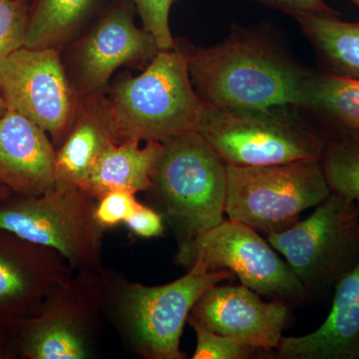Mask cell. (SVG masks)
<instances>
[{"label":"cell","instance_id":"1","mask_svg":"<svg viewBox=\"0 0 359 359\" xmlns=\"http://www.w3.org/2000/svg\"><path fill=\"white\" fill-rule=\"evenodd\" d=\"M188 66L201 100L219 109L299 108L311 75L269 40L250 33L194 52Z\"/></svg>","mask_w":359,"mask_h":359},{"label":"cell","instance_id":"2","mask_svg":"<svg viewBox=\"0 0 359 359\" xmlns=\"http://www.w3.org/2000/svg\"><path fill=\"white\" fill-rule=\"evenodd\" d=\"M105 276V313L133 353L146 359H185L180 348L194 304L205 290L233 278L195 264L174 282L148 287L110 271Z\"/></svg>","mask_w":359,"mask_h":359},{"label":"cell","instance_id":"3","mask_svg":"<svg viewBox=\"0 0 359 359\" xmlns=\"http://www.w3.org/2000/svg\"><path fill=\"white\" fill-rule=\"evenodd\" d=\"M105 95L118 142H164L197 131L205 104L194 88L188 55L159 50L141 74L120 78Z\"/></svg>","mask_w":359,"mask_h":359},{"label":"cell","instance_id":"4","mask_svg":"<svg viewBox=\"0 0 359 359\" xmlns=\"http://www.w3.org/2000/svg\"><path fill=\"white\" fill-rule=\"evenodd\" d=\"M162 144L147 193L181 245L226 219V164L198 131Z\"/></svg>","mask_w":359,"mask_h":359},{"label":"cell","instance_id":"5","mask_svg":"<svg viewBox=\"0 0 359 359\" xmlns=\"http://www.w3.org/2000/svg\"><path fill=\"white\" fill-rule=\"evenodd\" d=\"M105 269H81L55 290L29 318L7 320L16 358H91L105 313Z\"/></svg>","mask_w":359,"mask_h":359},{"label":"cell","instance_id":"6","mask_svg":"<svg viewBox=\"0 0 359 359\" xmlns=\"http://www.w3.org/2000/svg\"><path fill=\"white\" fill-rule=\"evenodd\" d=\"M197 131L226 165L238 167L321 161L327 139L289 107L231 110L205 105Z\"/></svg>","mask_w":359,"mask_h":359},{"label":"cell","instance_id":"7","mask_svg":"<svg viewBox=\"0 0 359 359\" xmlns=\"http://www.w3.org/2000/svg\"><path fill=\"white\" fill-rule=\"evenodd\" d=\"M96 203L72 186L32 197L13 194L0 202V230L56 250L74 271L102 269L105 230L96 221Z\"/></svg>","mask_w":359,"mask_h":359},{"label":"cell","instance_id":"8","mask_svg":"<svg viewBox=\"0 0 359 359\" xmlns=\"http://www.w3.org/2000/svg\"><path fill=\"white\" fill-rule=\"evenodd\" d=\"M226 214L257 233H278L332 193L320 160L269 166L226 165Z\"/></svg>","mask_w":359,"mask_h":359},{"label":"cell","instance_id":"9","mask_svg":"<svg viewBox=\"0 0 359 359\" xmlns=\"http://www.w3.org/2000/svg\"><path fill=\"white\" fill-rule=\"evenodd\" d=\"M308 294L334 287L359 263V208L332 192L316 211L290 228L266 236Z\"/></svg>","mask_w":359,"mask_h":359},{"label":"cell","instance_id":"10","mask_svg":"<svg viewBox=\"0 0 359 359\" xmlns=\"http://www.w3.org/2000/svg\"><path fill=\"white\" fill-rule=\"evenodd\" d=\"M177 264L190 269L198 264L209 271H231L241 283L269 299L297 304L306 290L287 262L257 231L233 219L178 245Z\"/></svg>","mask_w":359,"mask_h":359},{"label":"cell","instance_id":"11","mask_svg":"<svg viewBox=\"0 0 359 359\" xmlns=\"http://www.w3.org/2000/svg\"><path fill=\"white\" fill-rule=\"evenodd\" d=\"M0 87L7 109L32 120L50 136L54 147L65 141L81 102L55 47L23 46L0 59Z\"/></svg>","mask_w":359,"mask_h":359},{"label":"cell","instance_id":"12","mask_svg":"<svg viewBox=\"0 0 359 359\" xmlns=\"http://www.w3.org/2000/svg\"><path fill=\"white\" fill-rule=\"evenodd\" d=\"M134 9L128 0L117 2L75 45L72 83L80 96L104 93L116 70L148 65L160 50L153 35L135 25Z\"/></svg>","mask_w":359,"mask_h":359},{"label":"cell","instance_id":"13","mask_svg":"<svg viewBox=\"0 0 359 359\" xmlns=\"http://www.w3.org/2000/svg\"><path fill=\"white\" fill-rule=\"evenodd\" d=\"M245 285H214L194 304L188 321L255 349L278 348L290 321V306L264 302Z\"/></svg>","mask_w":359,"mask_h":359},{"label":"cell","instance_id":"14","mask_svg":"<svg viewBox=\"0 0 359 359\" xmlns=\"http://www.w3.org/2000/svg\"><path fill=\"white\" fill-rule=\"evenodd\" d=\"M74 273L56 250L0 230V318L34 316Z\"/></svg>","mask_w":359,"mask_h":359},{"label":"cell","instance_id":"15","mask_svg":"<svg viewBox=\"0 0 359 359\" xmlns=\"http://www.w3.org/2000/svg\"><path fill=\"white\" fill-rule=\"evenodd\" d=\"M56 149L48 134L25 116H0V185L14 195L40 196L55 185Z\"/></svg>","mask_w":359,"mask_h":359},{"label":"cell","instance_id":"16","mask_svg":"<svg viewBox=\"0 0 359 359\" xmlns=\"http://www.w3.org/2000/svg\"><path fill=\"white\" fill-rule=\"evenodd\" d=\"M332 311L318 330L283 337L280 359H359V263L334 285Z\"/></svg>","mask_w":359,"mask_h":359},{"label":"cell","instance_id":"17","mask_svg":"<svg viewBox=\"0 0 359 359\" xmlns=\"http://www.w3.org/2000/svg\"><path fill=\"white\" fill-rule=\"evenodd\" d=\"M113 142L118 140L105 93L82 97L67 136L56 148L55 185L83 189L96 160Z\"/></svg>","mask_w":359,"mask_h":359},{"label":"cell","instance_id":"18","mask_svg":"<svg viewBox=\"0 0 359 359\" xmlns=\"http://www.w3.org/2000/svg\"><path fill=\"white\" fill-rule=\"evenodd\" d=\"M162 153L161 142L148 141L144 147L136 140L113 142L96 160L82 190L96 201L112 191L147 193Z\"/></svg>","mask_w":359,"mask_h":359},{"label":"cell","instance_id":"19","mask_svg":"<svg viewBox=\"0 0 359 359\" xmlns=\"http://www.w3.org/2000/svg\"><path fill=\"white\" fill-rule=\"evenodd\" d=\"M313 45L325 72L359 80V22L313 13L292 15Z\"/></svg>","mask_w":359,"mask_h":359},{"label":"cell","instance_id":"20","mask_svg":"<svg viewBox=\"0 0 359 359\" xmlns=\"http://www.w3.org/2000/svg\"><path fill=\"white\" fill-rule=\"evenodd\" d=\"M335 132L359 129V80L311 73L301 106Z\"/></svg>","mask_w":359,"mask_h":359},{"label":"cell","instance_id":"21","mask_svg":"<svg viewBox=\"0 0 359 359\" xmlns=\"http://www.w3.org/2000/svg\"><path fill=\"white\" fill-rule=\"evenodd\" d=\"M98 2L99 0H36L29 11L25 46L57 48L77 32Z\"/></svg>","mask_w":359,"mask_h":359},{"label":"cell","instance_id":"22","mask_svg":"<svg viewBox=\"0 0 359 359\" xmlns=\"http://www.w3.org/2000/svg\"><path fill=\"white\" fill-rule=\"evenodd\" d=\"M321 167L332 192L359 208V129L335 132L327 138Z\"/></svg>","mask_w":359,"mask_h":359},{"label":"cell","instance_id":"23","mask_svg":"<svg viewBox=\"0 0 359 359\" xmlns=\"http://www.w3.org/2000/svg\"><path fill=\"white\" fill-rule=\"evenodd\" d=\"M28 20L23 0H0V59L25 46Z\"/></svg>","mask_w":359,"mask_h":359},{"label":"cell","instance_id":"24","mask_svg":"<svg viewBox=\"0 0 359 359\" xmlns=\"http://www.w3.org/2000/svg\"><path fill=\"white\" fill-rule=\"evenodd\" d=\"M187 323L193 327L197 337L193 359H245L257 351L237 340L215 334L193 321Z\"/></svg>","mask_w":359,"mask_h":359},{"label":"cell","instance_id":"25","mask_svg":"<svg viewBox=\"0 0 359 359\" xmlns=\"http://www.w3.org/2000/svg\"><path fill=\"white\" fill-rule=\"evenodd\" d=\"M140 16L143 28L153 35L160 50L174 48L170 29V11L176 0H128Z\"/></svg>","mask_w":359,"mask_h":359},{"label":"cell","instance_id":"26","mask_svg":"<svg viewBox=\"0 0 359 359\" xmlns=\"http://www.w3.org/2000/svg\"><path fill=\"white\" fill-rule=\"evenodd\" d=\"M140 202L136 194L127 191H112L97 200L95 219L104 230L124 224Z\"/></svg>","mask_w":359,"mask_h":359},{"label":"cell","instance_id":"27","mask_svg":"<svg viewBox=\"0 0 359 359\" xmlns=\"http://www.w3.org/2000/svg\"><path fill=\"white\" fill-rule=\"evenodd\" d=\"M164 218L154 208L139 204L125 222L127 228L137 237L152 238L161 237L164 233Z\"/></svg>","mask_w":359,"mask_h":359},{"label":"cell","instance_id":"28","mask_svg":"<svg viewBox=\"0 0 359 359\" xmlns=\"http://www.w3.org/2000/svg\"><path fill=\"white\" fill-rule=\"evenodd\" d=\"M264 6L290 14L313 13L323 15L339 16V14L325 0H257Z\"/></svg>","mask_w":359,"mask_h":359},{"label":"cell","instance_id":"29","mask_svg":"<svg viewBox=\"0 0 359 359\" xmlns=\"http://www.w3.org/2000/svg\"><path fill=\"white\" fill-rule=\"evenodd\" d=\"M15 354L9 340L8 323L0 318V359H15Z\"/></svg>","mask_w":359,"mask_h":359},{"label":"cell","instance_id":"30","mask_svg":"<svg viewBox=\"0 0 359 359\" xmlns=\"http://www.w3.org/2000/svg\"><path fill=\"white\" fill-rule=\"evenodd\" d=\"M11 195H13V192H11V191L9 190L8 188L0 185V202H2V201L6 200V198H8L9 196Z\"/></svg>","mask_w":359,"mask_h":359},{"label":"cell","instance_id":"31","mask_svg":"<svg viewBox=\"0 0 359 359\" xmlns=\"http://www.w3.org/2000/svg\"><path fill=\"white\" fill-rule=\"evenodd\" d=\"M7 111L6 100H4V94H2L1 87H0V116L4 115Z\"/></svg>","mask_w":359,"mask_h":359},{"label":"cell","instance_id":"32","mask_svg":"<svg viewBox=\"0 0 359 359\" xmlns=\"http://www.w3.org/2000/svg\"><path fill=\"white\" fill-rule=\"evenodd\" d=\"M349 1L353 2V4L359 7V0H349Z\"/></svg>","mask_w":359,"mask_h":359}]
</instances>
